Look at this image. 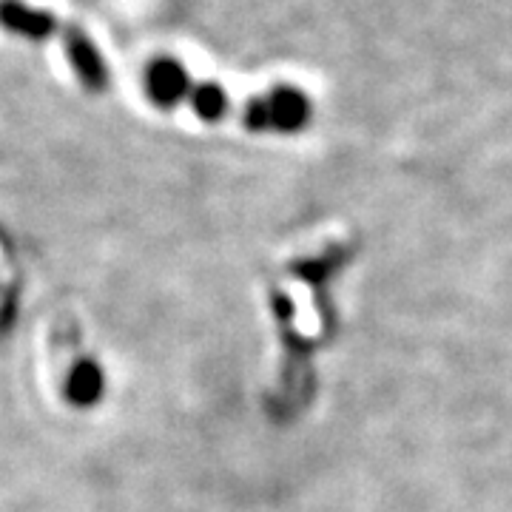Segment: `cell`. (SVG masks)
Returning <instances> with one entry per match:
<instances>
[{
  "instance_id": "obj_5",
  "label": "cell",
  "mask_w": 512,
  "mask_h": 512,
  "mask_svg": "<svg viewBox=\"0 0 512 512\" xmlns=\"http://www.w3.org/2000/svg\"><path fill=\"white\" fill-rule=\"evenodd\" d=\"M103 390H106V376L92 359H83L74 365V370L69 373V382H66L69 402L77 404V407H92L103 399Z\"/></svg>"
},
{
  "instance_id": "obj_2",
  "label": "cell",
  "mask_w": 512,
  "mask_h": 512,
  "mask_svg": "<svg viewBox=\"0 0 512 512\" xmlns=\"http://www.w3.org/2000/svg\"><path fill=\"white\" fill-rule=\"evenodd\" d=\"M146 94L160 109H174L191 94V80L180 60L157 57L146 66Z\"/></svg>"
},
{
  "instance_id": "obj_7",
  "label": "cell",
  "mask_w": 512,
  "mask_h": 512,
  "mask_svg": "<svg viewBox=\"0 0 512 512\" xmlns=\"http://www.w3.org/2000/svg\"><path fill=\"white\" fill-rule=\"evenodd\" d=\"M245 126L251 128V131H265V128H271L268 103H265L262 97H256V100L248 103V109H245Z\"/></svg>"
},
{
  "instance_id": "obj_3",
  "label": "cell",
  "mask_w": 512,
  "mask_h": 512,
  "mask_svg": "<svg viewBox=\"0 0 512 512\" xmlns=\"http://www.w3.org/2000/svg\"><path fill=\"white\" fill-rule=\"evenodd\" d=\"M0 29L23 40H49L57 32V18L46 9L26 6L23 0H0Z\"/></svg>"
},
{
  "instance_id": "obj_1",
  "label": "cell",
  "mask_w": 512,
  "mask_h": 512,
  "mask_svg": "<svg viewBox=\"0 0 512 512\" xmlns=\"http://www.w3.org/2000/svg\"><path fill=\"white\" fill-rule=\"evenodd\" d=\"M63 46H66V57L72 63L77 80L89 89V92L100 94L109 89V66L106 57L100 55V49L94 46V40L80 26H69L63 32Z\"/></svg>"
},
{
  "instance_id": "obj_4",
  "label": "cell",
  "mask_w": 512,
  "mask_h": 512,
  "mask_svg": "<svg viewBox=\"0 0 512 512\" xmlns=\"http://www.w3.org/2000/svg\"><path fill=\"white\" fill-rule=\"evenodd\" d=\"M268 114H271V128L279 131H299L311 117V103L305 100V94L291 86H279L271 97H265Z\"/></svg>"
},
{
  "instance_id": "obj_6",
  "label": "cell",
  "mask_w": 512,
  "mask_h": 512,
  "mask_svg": "<svg viewBox=\"0 0 512 512\" xmlns=\"http://www.w3.org/2000/svg\"><path fill=\"white\" fill-rule=\"evenodd\" d=\"M191 109L200 117L202 123H220L228 111V94L217 83H200L191 86Z\"/></svg>"
}]
</instances>
